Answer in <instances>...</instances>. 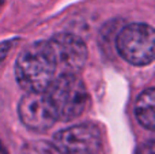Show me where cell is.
I'll return each mask as SVG.
<instances>
[{"instance_id":"cell-10","label":"cell","mask_w":155,"mask_h":154,"mask_svg":"<svg viewBox=\"0 0 155 154\" xmlns=\"http://www.w3.org/2000/svg\"><path fill=\"white\" fill-rule=\"evenodd\" d=\"M2 2H3V0H0V3H2Z\"/></svg>"},{"instance_id":"cell-9","label":"cell","mask_w":155,"mask_h":154,"mask_svg":"<svg viewBox=\"0 0 155 154\" xmlns=\"http://www.w3.org/2000/svg\"><path fill=\"white\" fill-rule=\"evenodd\" d=\"M0 154H7V150L4 149V146H3L2 142H0Z\"/></svg>"},{"instance_id":"cell-1","label":"cell","mask_w":155,"mask_h":154,"mask_svg":"<svg viewBox=\"0 0 155 154\" xmlns=\"http://www.w3.org/2000/svg\"><path fill=\"white\" fill-rule=\"evenodd\" d=\"M56 75V63L48 41L29 44L16 59V81L27 93H45Z\"/></svg>"},{"instance_id":"cell-7","label":"cell","mask_w":155,"mask_h":154,"mask_svg":"<svg viewBox=\"0 0 155 154\" xmlns=\"http://www.w3.org/2000/svg\"><path fill=\"white\" fill-rule=\"evenodd\" d=\"M135 115L139 123L147 130L155 128V90L148 87L137 97L135 104Z\"/></svg>"},{"instance_id":"cell-5","label":"cell","mask_w":155,"mask_h":154,"mask_svg":"<svg viewBox=\"0 0 155 154\" xmlns=\"http://www.w3.org/2000/svg\"><path fill=\"white\" fill-rule=\"evenodd\" d=\"M54 147L61 154H99L102 139L93 124H78L54 135Z\"/></svg>"},{"instance_id":"cell-6","label":"cell","mask_w":155,"mask_h":154,"mask_svg":"<svg viewBox=\"0 0 155 154\" xmlns=\"http://www.w3.org/2000/svg\"><path fill=\"white\" fill-rule=\"evenodd\" d=\"M18 113L22 123L33 131H46L56 123V115L45 93H27L21 98Z\"/></svg>"},{"instance_id":"cell-8","label":"cell","mask_w":155,"mask_h":154,"mask_svg":"<svg viewBox=\"0 0 155 154\" xmlns=\"http://www.w3.org/2000/svg\"><path fill=\"white\" fill-rule=\"evenodd\" d=\"M10 49H11V42H0V63L3 62V59H5Z\"/></svg>"},{"instance_id":"cell-3","label":"cell","mask_w":155,"mask_h":154,"mask_svg":"<svg viewBox=\"0 0 155 154\" xmlns=\"http://www.w3.org/2000/svg\"><path fill=\"white\" fill-rule=\"evenodd\" d=\"M155 32L150 25L131 23L123 27L116 48L124 60L134 65H146L154 60Z\"/></svg>"},{"instance_id":"cell-4","label":"cell","mask_w":155,"mask_h":154,"mask_svg":"<svg viewBox=\"0 0 155 154\" xmlns=\"http://www.w3.org/2000/svg\"><path fill=\"white\" fill-rule=\"evenodd\" d=\"M52 56L56 63L57 76L76 75L87 62V48L78 35L60 33L48 41Z\"/></svg>"},{"instance_id":"cell-2","label":"cell","mask_w":155,"mask_h":154,"mask_svg":"<svg viewBox=\"0 0 155 154\" xmlns=\"http://www.w3.org/2000/svg\"><path fill=\"white\" fill-rule=\"evenodd\" d=\"M57 120H74L83 113L87 104V90L76 75H59L45 92Z\"/></svg>"}]
</instances>
